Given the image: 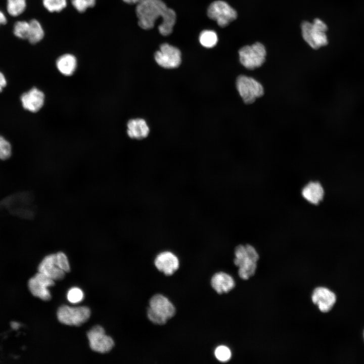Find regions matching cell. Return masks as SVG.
Segmentation results:
<instances>
[{
  "label": "cell",
  "instance_id": "obj_1",
  "mask_svg": "<svg viewBox=\"0 0 364 364\" xmlns=\"http://www.w3.org/2000/svg\"><path fill=\"white\" fill-rule=\"evenodd\" d=\"M135 12L140 27L144 29H152L159 18L162 23L158 30L163 36L169 35L176 21V14L161 0H144L137 4Z\"/></svg>",
  "mask_w": 364,
  "mask_h": 364
},
{
  "label": "cell",
  "instance_id": "obj_2",
  "mask_svg": "<svg viewBox=\"0 0 364 364\" xmlns=\"http://www.w3.org/2000/svg\"><path fill=\"white\" fill-rule=\"evenodd\" d=\"M234 264L239 267L238 274L243 280H247L255 274L259 255L250 245H240L235 249Z\"/></svg>",
  "mask_w": 364,
  "mask_h": 364
},
{
  "label": "cell",
  "instance_id": "obj_3",
  "mask_svg": "<svg viewBox=\"0 0 364 364\" xmlns=\"http://www.w3.org/2000/svg\"><path fill=\"white\" fill-rule=\"evenodd\" d=\"M175 311L174 305L167 298L161 294H156L150 299L147 314L152 323L162 325L174 315Z\"/></svg>",
  "mask_w": 364,
  "mask_h": 364
},
{
  "label": "cell",
  "instance_id": "obj_4",
  "mask_svg": "<svg viewBox=\"0 0 364 364\" xmlns=\"http://www.w3.org/2000/svg\"><path fill=\"white\" fill-rule=\"evenodd\" d=\"M328 27L320 19H315L312 23L303 22L301 24L302 35L304 40L313 49H318L328 43L326 31Z\"/></svg>",
  "mask_w": 364,
  "mask_h": 364
},
{
  "label": "cell",
  "instance_id": "obj_5",
  "mask_svg": "<svg viewBox=\"0 0 364 364\" xmlns=\"http://www.w3.org/2000/svg\"><path fill=\"white\" fill-rule=\"evenodd\" d=\"M237 89L246 104H251L262 97L264 93L262 84L255 78L245 75L236 80Z\"/></svg>",
  "mask_w": 364,
  "mask_h": 364
},
{
  "label": "cell",
  "instance_id": "obj_6",
  "mask_svg": "<svg viewBox=\"0 0 364 364\" xmlns=\"http://www.w3.org/2000/svg\"><path fill=\"white\" fill-rule=\"evenodd\" d=\"M239 54L241 64L247 69L253 70L263 65L266 52L264 46L257 42L251 46L242 47Z\"/></svg>",
  "mask_w": 364,
  "mask_h": 364
},
{
  "label": "cell",
  "instance_id": "obj_7",
  "mask_svg": "<svg viewBox=\"0 0 364 364\" xmlns=\"http://www.w3.org/2000/svg\"><path fill=\"white\" fill-rule=\"evenodd\" d=\"M90 315L89 308L86 306L70 307L67 305L60 306L57 311V317L61 323L79 326L86 322Z\"/></svg>",
  "mask_w": 364,
  "mask_h": 364
},
{
  "label": "cell",
  "instance_id": "obj_8",
  "mask_svg": "<svg viewBox=\"0 0 364 364\" xmlns=\"http://www.w3.org/2000/svg\"><path fill=\"white\" fill-rule=\"evenodd\" d=\"M208 17L216 21L217 24L224 27L235 20L237 17L236 11L227 3L216 1L212 3L207 9Z\"/></svg>",
  "mask_w": 364,
  "mask_h": 364
},
{
  "label": "cell",
  "instance_id": "obj_9",
  "mask_svg": "<svg viewBox=\"0 0 364 364\" xmlns=\"http://www.w3.org/2000/svg\"><path fill=\"white\" fill-rule=\"evenodd\" d=\"M154 58L160 66L168 69L177 67L181 63V53L179 50L168 43L162 44L156 52Z\"/></svg>",
  "mask_w": 364,
  "mask_h": 364
},
{
  "label": "cell",
  "instance_id": "obj_10",
  "mask_svg": "<svg viewBox=\"0 0 364 364\" xmlns=\"http://www.w3.org/2000/svg\"><path fill=\"white\" fill-rule=\"evenodd\" d=\"M87 337L90 348L97 352H108L114 345L112 338L105 334L104 329L100 326L93 327L87 332Z\"/></svg>",
  "mask_w": 364,
  "mask_h": 364
},
{
  "label": "cell",
  "instance_id": "obj_11",
  "mask_svg": "<svg viewBox=\"0 0 364 364\" xmlns=\"http://www.w3.org/2000/svg\"><path fill=\"white\" fill-rule=\"evenodd\" d=\"M54 285V280L40 272L30 278L28 283V289L31 294L44 301L51 299V294L48 288Z\"/></svg>",
  "mask_w": 364,
  "mask_h": 364
},
{
  "label": "cell",
  "instance_id": "obj_12",
  "mask_svg": "<svg viewBox=\"0 0 364 364\" xmlns=\"http://www.w3.org/2000/svg\"><path fill=\"white\" fill-rule=\"evenodd\" d=\"M154 264L156 268L166 276L173 275L178 268L179 262L172 252L165 251L159 253L155 257Z\"/></svg>",
  "mask_w": 364,
  "mask_h": 364
},
{
  "label": "cell",
  "instance_id": "obj_13",
  "mask_svg": "<svg viewBox=\"0 0 364 364\" xmlns=\"http://www.w3.org/2000/svg\"><path fill=\"white\" fill-rule=\"evenodd\" d=\"M312 302L316 304L321 311H329L336 301L335 294L327 288L320 287L316 288L311 296Z\"/></svg>",
  "mask_w": 364,
  "mask_h": 364
},
{
  "label": "cell",
  "instance_id": "obj_14",
  "mask_svg": "<svg viewBox=\"0 0 364 364\" xmlns=\"http://www.w3.org/2000/svg\"><path fill=\"white\" fill-rule=\"evenodd\" d=\"M45 96L44 93L36 87H33L21 96L23 108L30 112H38L43 106Z\"/></svg>",
  "mask_w": 364,
  "mask_h": 364
},
{
  "label": "cell",
  "instance_id": "obj_15",
  "mask_svg": "<svg viewBox=\"0 0 364 364\" xmlns=\"http://www.w3.org/2000/svg\"><path fill=\"white\" fill-rule=\"evenodd\" d=\"M38 270L54 281L62 280L65 275L56 263L55 254L46 256L39 263Z\"/></svg>",
  "mask_w": 364,
  "mask_h": 364
},
{
  "label": "cell",
  "instance_id": "obj_16",
  "mask_svg": "<svg viewBox=\"0 0 364 364\" xmlns=\"http://www.w3.org/2000/svg\"><path fill=\"white\" fill-rule=\"evenodd\" d=\"M211 285L218 294H221L232 290L235 287V283L230 275L220 271L213 275L211 279Z\"/></svg>",
  "mask_w": 364,
  "mask_h": 364
},
{
  "label": "cell",
  "instance_id": "obj_17",
  "mask_svg": "<svg viewBox=\"0 0 364 364\" xmlns=\"http://www.w3.org/2000/svg\"><path fill=\"white\" fill-rule=\"evenodd\" d=\"M301 194L307 201L316 205L323 200L324 190L319 182L310 181L303 187Z\"/></svg>",
  "mask_w": 364,
  "mask_h": 364
},
{
  "label": "cell",
  "instance_id": "obj_18",
  "mask_svg": "<svg viewBox=\"0 0 364 364\" xmlns=\"http://www.w3.org/2000/svg\"><path fill=\"white\" fill-rule=\"evenodd\" d=\"M127 127V133L132 139H142L147 137L149 133V128L146 121L142 118L129 120Z\"/></svg>",
  "mask_w": 364,
  "mask_h": 364
},
{
  "label": "cell",
  "instance_id": "obj_19",
  "mask_svg": "<svg viewBox=\"0 0 364 364\" xmlns=\"http://www.w3.org/2000/svg\"><path fill=\"white\" fill-rule=\"evenodd\" d=\"M76 57L70 54H65L60 56L56 61V67L63 75L70 76L73 75L77 68Z\"/></svg>",
  "mask_w": 364,
  "mask_h": 364
},
{
  "label": "cell",
  "instance_id": "obj_20",
  "mask_svg": "<svg viewBox=\"0 0 364 364\" xmlns=\"http://www.w3.org/2000/svg\"><path fill=\"white\" fill-rule=\"evenodd\" d=\"M29 28L27 39L32 44L40 41L44 36V31L40 23L35 19L29 22Z\"/></svg>",
  "mask_w": 364,
  "mask_h": 364
},
{
  "label": "cell",
  "instance_id": "obj_21",
  "mask_svg": "<svg viewBox=\"0 0 364 364\" xmlns=\"http://www.w3.org/2000/svg\"><path fill=\"white\" fill-rule=\"evenodd\" d=\"M199 41L203 47L211 48L214 47L217 43L218 41L217 35L214 31L210 30H203L200 34Z\"/></svg>",
  "mask_w": 364,
  "mask_h": 364
},
{
  "label": "cell",
  "instance_id": "obj_22",
  "mask_svg": "<svg viewBox=\"0 0 364 364\" xmlns=\"http://www.w3.org/2000/svg\"><path fill=\"white\" fill-rule=\"evenodd\" d=\"M26 0H7V11L12 16L22 14L26 8Z\"/></svg>",
  "mask_w": 364,
  "mask_h": 364
},
{
  "label": "cell",
  "instance_id": "obj_23",
  "mask_svg": "<svg viewBox=\"0 0 364 364\" xmlns=\"http://www.w3.org/2000/svg\"><path fill=\"white\" fill-rule=\"evenodd\" d=\"M44 8L50 12H59L67 6V0H42Z\"/></svg>",
  "mask_w": 364,
  "mask_h": 364
},
{
  "label": "cell",
  "instance_id": "obj_24",
  "mask_svg": "<svg viewBox=\"0 0 364 364\" xmlns=\"http://www.w3.org/2000/svg\"><path fill=\"white\" fill-rule=\"evenodd\" d=\"M29 28V22L25 21H18L14 25L13 32L15 36L19 38L27 39Z\"/></svg>",
  "mask_w": 364,
  "mask_h": 364
},
{
  "label": "cell",
  "instance_id": "obj_25",
  "mask_svg": "<svg viewBox=\"0 0 364 364\" xmlns=\"http://www.w3.org/2000/svg\"><path fill=\"white\" fill-rule=\"evenodd\" d=\"M214 355L218 360L224 362L231 359L232 353L231 350L228 347L220 345L215 348Z\"/></svg>",
  "mask_w": 364,
  "mask_h": 364
},
{
  "label": "cell",
  "instance_id": "obj_26",
  "mask_svg": "<svg viewBox=\"0 0 364 364\" xmlns=\"http://www.w3.org/2000/svg\"><path fill=\"white\" fill-rule=\"evenodd\" d=\"M67 297L70 302L75 304L82 301L84 298V294L80 288L73 287L68 291Z\"/></svg>",
  "mask_w": 364,
  "mask_h": 364
},
{
  "label": "cell",
  "instance_id": "obj_27",
  "mask_svg": "<svg viewBox=\"0 0 364 364\" xmlns=\"http://www.w3.org/2000/svg\"><path fill=\"white\" fill-rule=\"evenodd\" d=\"M71 2L73 7L79 13L85 12L96 4V0H71Z\"/></svg>",
  "mask_w": 364,
  "mask_h": 364
},
{
  "label": "cell",
  "instance_id": "obj_28",
  "mask_svg": "<svg viewBox=\"0 0 364 364\" xmlns=\"http://www.w3.org/2000/svg\"><path fill=\"white\" fill-rule=\"evenodd\" d=\"M12 154L10 143L0 135V159L4 160L9 158Z\"/></svg>",
  "mask_w": 364,
  "mask_h": 364
},
{
  "label": "cell",
  "instance_id": "obj_29",
  "mask_svg": "<svg viewBox=\"0 0 364 364\" xmlns=\"http://www.w3.org/2000/svg\"><path fill=\"white\" fill-rule=\"evenodd\" d=\"M56 261L58 267L65 272L70 270V267L68 258L66 254L62 252L55 254Z\"/></svg>",
  "mask_w": 364,
  "mask_h": 364
},
{
  "label": "cell",
  "instance_id": "obj_30",
  "mask_svg": "<svg viewBox=\"0 0 364 364\" xmlns=\"http://www.w3.org/2000/svg\"><path fill=\"white\" fill-rule=\"evenodd\" d=\"M7 85L6 79L4 74L0 72V92L3 90V88L5 87Z\"/></svg>",
  "mask_w": 364,
  "mask_h": 364
},
{
  "label": "cell",
  "instance_id": "obj_31",
  "mask_svg": "<svg viewBox=\"0 0 364 364\" xmlns=\"http://www.w3.org/2000/svg\"><path fill=\"white\" fill-rule=\"evenodd\" d=\"M7 22V19L4 13L0 11V25L5 24Z\"/></svg>",
  "mask_w": 364,
  "mask_h": 364
},
{
  "label": "cell",
  "instance_id": "obj_32",
  "mask_svg": "<svg viewBox=\"0 0 364 364\" xmlns=\"http://www.w3.org/2000/svg\"><path fill=\"white\" fill-rule=\"evenodd\" d=\"M144 0H123L125 3L128 4H138Z\"/></svg>",
  "mask_w": 364,
  "mask_h": 364
},
{
  "label": "cell",
  "instance_id": "obj_33",
  "mask_svg": "<svg viewBox=\"0 0 364 364\" xmlns=\"http://www.w3.org/2000/svg\"><path fill=\"white\" fill-rule=\"evenodd\" d=\"M12 328L15 329H17L20 327V324L16 322H13L11 324Z\"/></svg>",
  "mask_w": 364,
  "mask_h": 364
},
{
  "label": "cell",
  "instance_id": "obj_34",
  "mask_svg": "<svg viewBox=\"0 0 364 364\" xmlns=\"http://www.w3.org/2000/svg\"><path fill=\"white\" fill-rule=\"evenodd\" d=\"M363 338H364V331H363Z\"/></svg>",
  "mask_w": 364,
  "mask_h": 364
}]
</instances>
